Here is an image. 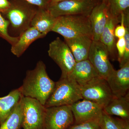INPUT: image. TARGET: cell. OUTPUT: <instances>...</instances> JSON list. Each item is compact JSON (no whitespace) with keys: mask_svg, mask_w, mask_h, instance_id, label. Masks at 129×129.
Wrapping results in <instances>:
<instances>
[{"mask_svg":"<svg viewBox=\"0 0 129 129\" xmlns=\"http://www.w3.org/2000/svg\"><path fill=\"white\" fill-rule=\"evenodd\" d=\"M55 84V82L48 76L45 64L40 61L34 69L26 72L23 84L19 88L24 96L36 99L45 106Z\"/></svg>","mask_w":129,"mask_h":129,"instance_id":"obj_1","label":"cell"},{"mask_svg":"<svg viewBox=\"0 0 129 129\" xmlns=\"http://www.w3.org/2000/svg\"><path fill=\"white\" fill-rule=\"evenodd\" d=\"M10 6L2 13L6 16L12 30L18 37L30 26L38 7L23 0H9Z\"/></svg>","mask_w":129,"mask_h":129,"instance_id":"obj_2","label":"cell"},{"mask_svg":"<svg viewBox=\"0 0 129 129\" xmlns=\"http://www.w3.org/2000/svg\"><path fill=\"white\" fill-rule=\"evenodd\" d=\"M89 16L69 15L58 17L52 31L61 35L64 39L84 36L92 39Z\"/></svg>","mask_w":129,"mask_h":129,"instance_id":"obj_3","label":"cell"},{"mask_svg":"<svg viewBox=\"0 0 129 129\" xmlns=\"http://www.w3.org/2000/svg\"><path fill=\"white\" fill-rule=\"evenodd\" d=\"M81 87L74 80L69 77L60 78L55 82V87L45 107L70 106L83 99Z\"/></svg>","mask_w":129,"mask_h":129,"instance_id":"obj_4","label":"cell"},{"mask_svg":"<svg viewBox=\"0 0 129 129\" xmlns=\"http://www.w3.org/2000/svg\"><path fill=\"white\" fill-rule=\"evenodd\" d=\"M98 0H71L48 5L47 9L55 17L69 15L89 16Z\"/></svg>","mask_w":129,"mask_h":129,"instance_id":"obj_5","label":"cell"},{"mask_svg":"<svg viewBox=\"0 0 129 129\" xmlns=\"http://www.w3.org/2000/svg\"><path fill=\"white\" fill-rule=\"evenodd\" d=\"M81 87L83 99L94 102L103 108L114 97L106 79L99 76Z\"/></svg>","mask_w":129,"mask_h":129,"instance_id":"obj_6","label":"cell"},{"mask_svg":"<svg viewBox=\"0 0 129 129\" xmlns=\"http://www.w3.org/2000/svg\"><path fill=\"white\" fill-rule=\"evenodd\" d=\"M48 53L49 57L60 67L61 71V78L68 77L76 62L67 44L57 37L49 44Z\"/></svg>","mask_w":129,"mask_h":129,"instance_id":"obj_7","label":"cell"},{"mask_svg":"<svg viewBox=\"0 0 129 129\" xmlns=\"http://www.w3.org/2000/svg\"><path fill=\"white\" fill-rule=\"evenodd\" d=\"M23 129H44L46 108L36 99L23 97Z\"/></svg>","mask_w":129,"mask_h":129,"instance_id":"obj_8","label":"cell"},{"mask_svg":"<svg viewBox=\"0 0 129 129\" xmlns=\"http://www.w3.org/2000/svg\"><path fill=\"white\" fill-rule=\"evenodd\" d=\"M88 59L98 75L103 78L106 79L115 70L109 60L107 48L100 41L92 40Z\"/></svg>","mask_w":129,"mask_h":129,"instance_id":"obj_9","label":"cell"},{"mask_svg":"<svg viewBox=\"0 0 129 129\" xmlns=\"http://www.w3.org/2000/svg\"><path fill=\"white\" fill-rule=\"evenodd\" d=\"M74 120L70 106L47 108L44 129H68L73 124Z\"/></svg>","mask_w":129,"mask_h":129,"instance_id":"obj_10","label":"cell"},{"mask_svg":"<svg viewBox=\"0 0 129 129\" xmlns=\"http://www.w3.org/2000/svg\"><path fill=\"white\" fill-rule=\"evenodd\" d=\"M83 99L70 106L75 123L93 120L99 121L103 114V108L94 102Z\"/></svg>","mask_w":129,"mask_h":129,"instance_id":"obj_11","label":"cell"},{"mask_svg":"<svg viewBox=\"0 0 129 129\" xmlns=\"http://www.w3.org/2000/svg\"><path fill=\"white\" fill-rule=\"evenodd\" d=\"M114 97H120L129 92V62L120 69L114 70L106 79Z\"/></svg>","mask_w":129,"mask_h":129,"instance_id":"obj_12","label":"cell"},{"mask_svg":"<svg viewBox=\"0 0 129 129\" xmlns=\"http://www.w3.org/2000/svg\"><path fill=\"white\" fill-rule=\"evenodd\" d=\"M107 5L101 2L92 9L90 14L93 40H100L109 16Z\"/></svg>","mask_w":129,"mask_h":129,"instance_id":"obj_13","label":"cell"},{"mask_svg":"<svg viewBox=\"0 0 129 129\" xmlns=\"http://www.w3.org/2000/svg\"><path fill=\"white\" fill-rule=\"evenodd\" d=\"M92 40V37L86 36L64 39L76 62L88 59Z\"/></svg>","mask_w":129,"mask_h":129,"instance_id":"obj_14","label":"cell"},{"mask_svg":"<svg viewBox=\"0 0 129 129\" xmlns=\"http://www.w3.org/2000/svg\"><path fill=\"white\" fill-rule=\"evenodd\" d=\"M99 76L92 64L87 59L76 62L68 77L73 79L80 86H82Z\"/></svg>","mask_w":129,"mask_h":129,"instance_id":"obj_15","label":"cell"},{"mask_svg":"<svg viewBox=\"0 0 129 129\" xmlns=\"http://www.w3.org/2000/svg\"><path fill=\"white\" fill-rule=\"evenodd\" d=\"M120 21V18L113 17L109 13L108 20L99 40L107 47L109 56L113 60L117 58L114 29Z\"/></svg>","mask_w":129,"mask_h":129,"instance_id":"obj_16","label":"cell"},{"mask_svg":"<svg viewBox=\"0 0 129 129\" xmlns=\"http://www.w3.org/2000/svg\"><path fill=\"white\" fill-rule=\"evenodd\" d=\"M56 19L57 17L52 16L47 8H38L30 26L36 29L45 37L52 30Z\"/></svg>","mask_w":129,"mask_h":129,"instance_id":"obj_17","label":"cell"},{"mask_svg":"<svg viewBox=\"0 0 129 129\" xmlns=\"http://www.w3.org/2000/svg\"><path fill=\"white\" fill-rule=\"evenodd\" d=\"M18 37L17 41L11 48L12 53L17 57L22 56L33 42L45 37L36 29L30 26Z\"/></svg>","mask_w":129,"mask_h":129,"instance_id":"obj_18","label":"cell"},{"mask_svg":"<svg viewBox=\"0 0 129 129\" xmlns=\"http://www.w3.org/2000/svg\"><path fill=\"white\" fill-rule=\"evenodd\" d=\"M105 113L114 115L123 119H129V94L120 97H113L108 104L103 108Z\"/></svg>","mask_w":129,"mask_h":129,"instance_id":"obj_19","label":"cell"},{"mask_svg":"<svg viewBox=\"0 0 129 129\" xmlns=\"http://www.w3.org/2000/svg\"><path fill=\"white\" fill-rule=\"evenodd\" d=\"M23 96L19 88L0 97V125L11 113Z\"/></svg>","mask_w":129,"mask_h":129,"instance_id":"obj_20","label":"cell"},{"mask_svg":"<svg viewBox=\"0 0 129 129\" xmlns=\"http://www.w3.org/2000/svg\"><path fill=\"white\" fill-rule=\"evenodd\" d=\"M23 97L22 98L11 113L0 125V129H20L22 128L23 118Z\"/></svg>","mask_w":129,"mask_h":129,"instance_id":"obj_21","label":"cell"},{"mask_svg":"<svg viewBox=\"0 0 129 129\" xmlns=\"http://www.w3.org/2000/svg\"><path fill=\"white\" fill-rule=\"evenodd\" d=\"M107 6L111 16L120 18L121 13L129 10V0H108Z\"/></svg>","mask_w":129,"mask_h":129,"instance_id":"obj_22","label":"cell"},{"mask_svg":"<svg viewBox=\"0 0 129 129\" xmlns=\"http://www.w3.org/2000/svg\"><path fill=\"white\" fill-rule=\"evenodd\" d=\"M9 22L3 17L0 12V36L5 39L12 45L17 41L19 37H13L8 33Z\"/></svg>","mask_w":129,"mask_h":129,"instance_id":"obj_23","label":"cell"},{"mask_svg":"<svg viewBox=\"0 0 129 129\" xmlns=\"http://www.w3.org/2000/svg\"><path fill=\"white\" fill-rule=\"evenodd\" d=\"M101 129H121L115 118L104 112L99 121Z\"/></svg>","mask_w":129,"mask_h":129,"instance_id":"obj_24","label":"cell"},{"mask_svg":"<svg viewBox=\"0 0 129 129\" xmlns=\"http://www.w3.org/2000/svg\"><path fill=\"white\" fill-rule=\"evenodd\" d=\"M99 121L93 120L72 125L68 129H101Z\"/></svg>","mask_w":129,"mask_h":129,"instance_id":"obj_25","label":"cell"},{"mask_svg":"<svg viewBox=\"0 0 129 129\" xmlns=\"http://www.w3.org/2000/svg\"><path fill=\"white\" fill-rule=\"evenodd\" d=\"M120 24L117 25L114 29V35L118 39L124 37L126 33V27L124 23V12L120 15Z\"/></svg>","mask_w":129,"mask_h":129,"instance_id":"obj_26","label":"cell"},{"mask_svg":"<svg viewBox=\"0 0 129 129\" xmlns=\"http://www.w3.org/2000/svg\"><path fill=\"white\" fill-rule=\"evenodd\" d=\"M124 38L125 41V50L122 60L119 62L120 68L129 62V29L128 26L126 27V33Z\"/></svg>","mask_w":129,"mask_h":129,"instance_id":"obj_27","label":"cell"},{"mask_svg":"<svg viewBox=\"0 0 129 129\" xmlns=\"http://www.w3.org/2000/svg\"><path fill=\"white\" fill-rule=\"evenodd\" d=\"M125 47V41L124 37L118 39L116 43L117 52V59L119 63L121 61L124 54Z\"/></svg>","mask_w":129,"mask_h":129,"instance_id":"obj_28","label":"cell"},{"mask_svg":"<svg viewBox=\"0 0 129 129\" xmlns=\"http://www.w3.org/2000/svg\"><path fill=\"white\" fill-rule=\"evenodd\" d=\"M39 8H47L48 5V0H23Z\"/></svg>","mask_w":129,"mask_h":129,"instance_id":"obj_29","label":"cell"},{"mask_svg":"<svg viewBox=\"0 0 129 129\" xmlns=\"http://www.w3.org/2000/svg\"><path fill=\"white\" fill-rule=\"evenodd\" d=\"M121 129H129V120L115 118Z\"/></svg>","mask_w":129,"mask_h":129,"instance_id":"obj_30","label":"cell"},{"mask_svg":"<svg viewBox=\"0 0 129 129\" xmlns=\"http://www.w3.org/2000/svg\"><path fill=\"white\" fill-rule=\"evenodd\" d=\"M10 6L9 0H0V12H3L6 11Z\"/></svg>","mask_w":129,"mask_h":129,"instance_id":"obj_31","label":"cell"},{"mask_svg":"<svg viewBox=\"0 0 129 129\" xmlns=\"http://www.w3.org/2000/svg\"><path fill=\"white\" fill-rule=\"evenodd\" d=\"M48 5L60 2L65 1H71V0H48Z\"/></svg>","mask_w":129,"mask_h":129,"instance_id":"obj_32","label":"cell"},{"mask_svg":"<svg viewBox=\"0 0 129 129\" xmlns=\"http://www.w3.org/2000/svg\"><path fill=\"white\" fill-rule=\"evenodd\" d=\"M108 2V0H102V2L105 3L106 5H107Z\"/></svg>","mask_w":129,"mask_h":129,"instance_id":"obj_33","label":"cell"}]
</instances>
